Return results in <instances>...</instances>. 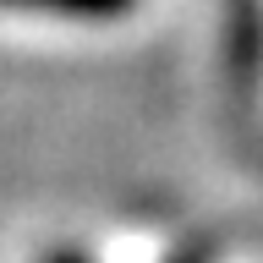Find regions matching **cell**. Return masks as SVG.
Masks as SVG:
<instances>
[{
  "mask_svg": "<svg viewBox=\"0 0 263 263\" xmlns=\"http://www.w3.org/2000/svg\"><path fill=\"white\" fill-rule=\"evenodd\" d=\"M225 28L236 71H252L263 61V0H225Z\"/></svg>",
  "mask_w": 263,
  "mask_h": 263,
  "instance_id": "6da1fadb",
  "label": "cell"
},
{
  "mask_svg": "<svg viewBox=\"0 0 263 263\" xmlns=\"http://www.w3.org/2000/svg\"><path fill=\"white\" fill-rule=\"evenodd\" d=\"M137 0H0V11H33V16H66V22H115Z\"/></svg>",
  "mask_w": 263,
  "mask_h": 263,
  "instance_id": "7a4b0ae2",
  "label": "cell"
},
{
  "mask_svg": "<svg viewBox=\"0 0 263 263\" xmlns=\"http://www.w3.org/2000/svg\"><path fill=\"white\" fill-rule=\"evenodd\" d=\"M44 263H88V258H82V252H49Z\"/></svg>",
  "mask_w": 263,
  "mask_h": 263,
  "instance_id": "3957f363",
  "label": "cell"
}]
</instances>
